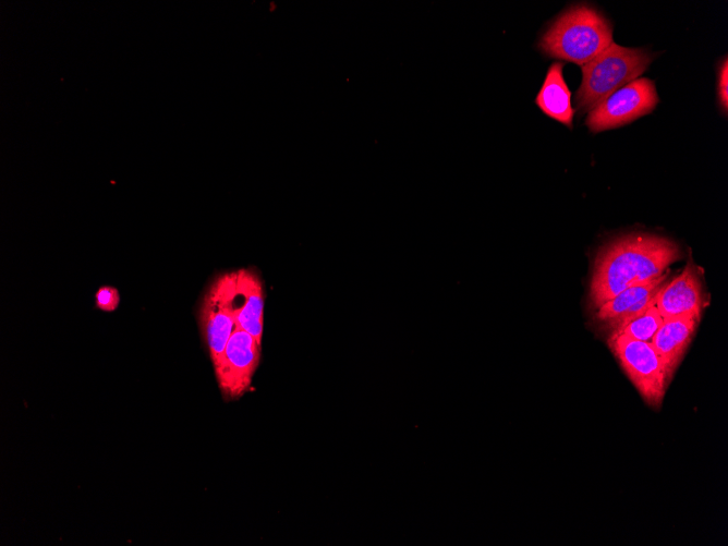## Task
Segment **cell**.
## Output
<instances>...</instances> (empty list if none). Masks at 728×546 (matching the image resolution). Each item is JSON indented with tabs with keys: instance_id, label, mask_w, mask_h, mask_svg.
Here are the masks:
<instances>
[{
	"instance_id": "obj_4",
	"label": "cell",
	"mask_w": 728,
	"mask_h": 546,
	"mask_svg": "<svg viewBox=\"0 0 728 546\" xmlns=\"http://www.w3.org/2000/svg\"><path fill=\"white\" fill-rule=\"evenodd\" d=\"M198 319L211 363L215 365L236 328L234 271L220 274L211 281L203 296Z\"/></svg>"
},
{
	"instance_id": "obj_15",
	"label": "cell",
	"mask_w": 728,
	"mask_h": 546,
	"mask_svg": "<svg viewBox=\"0 0 728 546\" xmlns=\"http://www.w3.org/2000/svg\"><path fill=\"white\" fill-rule=\"evenodd\" d=\"M718 99L724 111L728 107V63L727 58L724 59L723 64L718 71Z\"/></svg>"
},
{
	"instance_id": "obj_2",
	"label": "cell",
	"mask_w": 728,
	"mask_h": 546,
	"mask_svg": "<svg viewBox=\"0 0 728 546\" xmlns=\"http://www.w3.org/2000/svg\"><path fill=\"white\" fill-rule=\"evenodd\" d=\"M612 43V27L586 4L569 8L542 36L538 47L547 56L583 66Z\"/></svg>"
},
{
	"instance_id": "obj_6",
	"label": "cell",
	"mask_w": 728,
	"mask_h": 546,
	"mask_svg": "<svg viewBox=\"0 0 728 546\" xmlns=\"http://www.w3.org/2000/svg\"><path fill=\"white\" fill-rule=\"evenodd\" d=\"M657 104L654 82L635 78L592 109L585 124L593 133L619 128L652 112Z\"/></svg>"
},
{
	"instance_id": "obj_14",
	"label": "cell",
	"mask_w": 728,
	"mask_h": 546,
	"mask_svg": "<svg viewBox=\"0 0 728 546\" xmlns=\"http://www.w3.org/2000/svg\"><path fill=\"white\" fill-rule=\"evenodd\" d=\"M95 306L104 312L114 311L120 303L118 290L110 286L100 287L95 294Z\"/></svg>"
},
{
	"instance_id": "obj_12",
	"label": "cell",
	"mask_w": 728,
	"mask_h": 546,
	"mask_svg": "<svg viewBox=\"0 0 728 546\" xmlns=\"http://www.w3.org/2000/svg\"><path fill=\"white\" fill-rule=\"evenodd\" d=\"M562 71V62H554L549 66L535 104L547 117L571 129L574 109Z\"/></svg>"
},
{
	"instance_id": "obj_7",
	"label": "cell",
	"mask_w": 728,
	"mask_h": 546,
	"mask_svg": "<svg viewBox=\"0 0 728 546\" xmlns=\"http://www.w3.org/2000/svg\"><path fill=\"white\" fill-rule=\"evenodd\" d=\"M260 347L248 332L239 327L234 329L223 353L214 365L223 399L235 400L250 389L259 364Z\"/></svg>"
},
{
	"instance_id": "obj_3",
	"label": "cell",
	"mask_w": 728,
	"mask_h": 546,
	"mask_svg": "<svg viewBox=\"0 0 728 546\" xmlns=\"http://www.w3.org/2000/svg\"><path fill=\"white\" fill-rule=\"evenodd\" d=\"M653 56L642 48H628L614 41L582 66V81L575 94L580 113L590 112L608 96L638 78Z\"/></svg>"
},
{
	"instance_id": "obj_9",
	"label": "cell",
	"mask_w": 728,
	"mask_h": 546,
	"mask_svg": "<svg viewBox=\"0 0 728 546\" xmlns=\"http://www.w3.org/2000/svg\"><path fill=\"white\" fill-rule=\"evenodd\" d=\"M264 288L257 272L250 268L234 271L236 327L248 332L260 345L264 327Z\"/></svg>"
},
{
	"instance_id": "obj_11",
	"label": "cell",
	"mask_w": 728,
	"mask_h": 546,
	"mask_svg": "<svg viewBox=\"0 0 728 546\" xmlns=\"http://www.w3.org/2000/svg\"><path fill=\"white\" fill-rule=\"evenodd\" d=\"M667 274L646 283L630 287L597 307L595 318L611 330L642 313L658 292Z\"/></svg>"
},
{
	"instance_id": "obj_5",
	"label": "cell",
	"mask_w": 728,
	"mask_h": 546,
	"mask_svg": "<svg viewBox=\"0 0 728 546\" xmlns=\"http://www.w3.org/2000/svg\"><path fill=\"white\" fill-rule=\"evenodd\" d=\"M607 343L642 398L650 405H658L668 383L652 344L624 335H610Z\"/></svg>"
},
{
	"instance_id": "obj_1",
	"label": "cell",
	"mask_w": 728,
	"mask_h": 546,
	"mask_svg": "<svg viewBox=\"0 0 728 546\" xmlns=\"http://www.w3.org/2000/svg\"><path fill=\"white\" fill-rule=\"evenodd\" d=\"M681 257L679 245L651 233H629L607 242L598 251L590 284L597 308L621 291L660 277Z\"/></svg>"
},
{
	"instance_id": "obj_8",
	"label": "cell",
	"mask_w": 728,
	"mask_h": 546,
	"mask_svg": "<svg viewBox=\"0 0 728 546\" xmlns=\"http://www.w3.org/2000/svg\"><path fill=\"white\" fill-rule=\"evenodd\" d=\"M655 304L663 319L680 315L701 317L702 283L692 264L689 263L672 280L663 283L656 293Z\"/></svg>"
},
{
	"instance_id": "obj_10",
	"label": "cell",
	"mask_w": 728,
	"mask_h": 546,
	"mask_svg": "<svg viewBox=\"0 0 728 546\" xmlns=\"http://www.w3.org/2000/svg\"><path fill=\"white\" fill-rule=\"evenodd\" d=\"M700 317L680 315L663 320L652 339V347L659 356L669 384L684 351L691 342Z\"/></svg>"
},
{
	"instance_id": "obj_13",
	"label": "cell",
	"mask_w": 728,
	"mask_h": 546,
	"mask_svg": "<svg viewBox=\"0 0 728 546\" xmlns=\"http://www.w3.org/2000/svg\"><path fill=\"white\" fill-rule=\"evenodd\" d=\"M655 296L656 294L642 313L628 323L612 329L610 335H624L651 343L655 332L664 320L656 307Z\"/></svg>"
}]
</instances>
